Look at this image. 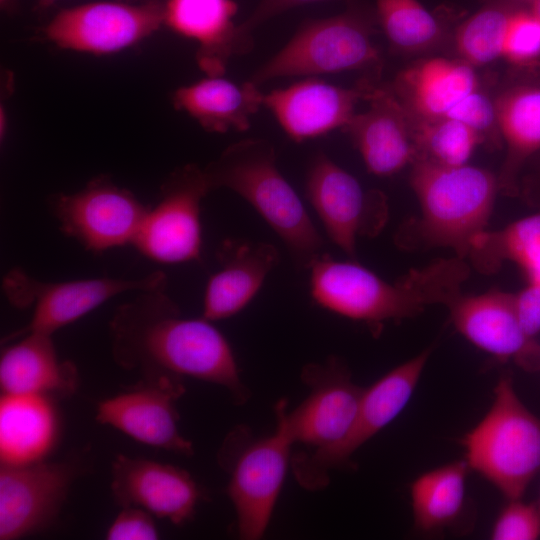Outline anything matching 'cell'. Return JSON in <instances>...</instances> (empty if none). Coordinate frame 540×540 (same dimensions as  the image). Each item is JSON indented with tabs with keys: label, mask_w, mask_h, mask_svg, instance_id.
Here are the masks:
<instances>
[{
	"label": "cell",
	"mask_w": 540,
	"mask_h": 540,
	"mask_svg": "<svg viewBox=\"0 0 540 540\" xmlns=\"http://www.w3.org/2000/svg\"><path fill=\"white\" fill-rule=\"evenodd\" d=\"M165 289L139 291L116 309L109 323L115 362L142 377L173 375L215 384L244 403L249 392L225 336L203 317H182Z\"/></svg>",
	"instance_id": "1"
},
{
	"label": "cell",
	"mask_w": 540,
	"mask_h": 540,
	"mask_svg": "<svg viewBox=\"0 0 540 540\" xmlns=\"http://www.w3.org/2000/svg\"><path fill=\"white\" fill-rule=\"evenodd\" d=\"M309 270L311 295L319 306L367 324L374 334L387 321L412 318L432 304L446 305L470 272L465 259L455 256L388 282L356 260H335L325 253Z\"/></svg>",
	"instance_id": "2"
},
{
	"label": "cell",
	"mask_w": 540,
	"mask_h": 540,
	"mask_svg": "<svg viewBox=\"0 0 540 540\" xmlns=\"http://www.w3.org/2000/svg\"><path fill=\"white\" fill-rule=\"evenodd\" d=\"M409 182L420 213L398 231V245L450 248L466 259L473 240L487 230L500 192L497 175L469 164L452 167L417 160Z\"/></svg>",
	"instance_id": "3"
},
{
	"label": "cell",
	"mask_w": 540,
	"mask_h": 540,
	"mask_svg": "<svg viewBox=\"0 0 540 540\" xmlns=\"http://www.w3.org/2000/svg\"><path fill=\"white\" fill-rule=\"evenodd\" d=\"M211 190L227 188L245 199L285 244L295 264L309 269L322 255L324 240L265 140L232 144L204 168Z\"/></svg>",
	"instance_id": "4"
},
{
	"label": "cell",
	"mask_w": 540,
	"mask_h": 540,
	"mask_svg": "<svg viewBox=\"0 0 540 540\" xmlns=\"http://www.w3.org/2000/svg\"><path fill=\"white\" fill-rule=\"evenodd\" d=\"M464 459L508 499L522 498L540 471V418L502 375L483 418L461 439Z\"/></svg>",
	"instance_id": "5"
},
{
	"label": "cell",
	"mask_w": 540,
	"mask_h": 540,
	"mask_svg": "<svg viewBox=\"0 0 540 540\" xmlns=\"http://www.w3.org/2000/svg\"><path fill=\"white\" fill-rule=\"evenodd\" d=\"M375 10L351 3L341 14L305 22L292 38L249 79L261 84L283 77L379 70L380 51L373 41Z\"/></svg>",
	"instance_id": "6"
},
{
	"label": "cell",
	"mask_w": 540,
	"mask_h": 540,
	"mask_svg": "<svg viewBox=\"0 0 540 540\" xmlns=\"http://www.w3.org/2000/svg\"><path fill=\"white\" fill-rule=\"evenodd\" d=\"M161 271L137 279L100 277L65 282H43L22 269H12L3 278L6 298L16 308L33 307L29 322L3 337L6 344L29 332L53 335L107 300L125 292L166 288Z\"/></svg>",
	"instance_id": "7"
},
{
	"label": "cell",
	"mask_w": 540,
	"mask_h": 540,
	"mask_svg": "<svg viewBox=\"0 0 540 540\" xmlns=\"http://www.w3.org/2000/svg\"><path fill=\"white\" fill-rule=\"evenodd\" d=\"M432 347L396 366L364 388L355 423L339 443L300 453L292 459L298 483L318 490L329 481V471L341 468L367 441L390 424L405 408L432 353Z\"/></svg>",
	"instance_id": "8"
},
{
	"label": "cell",
	"mask_w": 540,
	"mask_h": 540,
	"mask_svg": "<svg viewBox=\"0 0 540 540\" xmlns=\"http://www.w3.org/2000/svg\"><path fill=\"white\" fill-rule=\"evenodd\" d=\"M283 421L276 416L275 431L238 449L235 456L221 452L229 470L227 495L236 514L241 539H260L267 530L280 495L293 445Z\"/></svg>",
	"instance_id": "9"
},
{
	"label": "cell",
	"mask_w": 540,
	"mask_h": 540,
	"mask_svg": "<svg viewBox=\"0 0 540 540\" xmlns=\"http://www.w3.org/2000/svg\"><path fill=\"white\" fill-rule=\"evenodd\" d=\"M301 379L309 386L307 397L292 411L287 410V400H280L276 416L293 443L314 449L339 443L355 423L364 388L353 381L348 367L335 356L306 365Z\"/></svg>",
	"instance_id": "10"
},
{
	"label": "cell",
	"mask_w": 540,
	"mask_h": 540,
	"mask_svg": "<svg viewBox=\"0 0 540 540\" xmlns=\"http://www.w3.org/2000/svg\"><path fill=\"white\" fill-rule=\"evenodd\" d=\"M209 191L204 169L189 164L174 171L163 184L157 204L149 207L132 245L163 264L199 259L200 206Z\"/></svg>",
	"instance_id": "11"
},
{
	"label": "cell",
	"mask_w": 540,
	"mask_h": 540,
	"mask_svg": "<svg viewBox=\"0 0 540 540\" xmlns=\"http://www.w3.org/2000/svg\"><path fill=\"white\" fill-rule=\"evenodd\" d=\"M305 193L330 240L356 260L357 238L375 235L387 217L383 194L366 191L325 153H317L306 175Z\"/></svg>",
	"instance_id": "12"
},
{
	"label": "cell",
	"mask_w": 540,
	"mask_h": 540,
	"mask_svg": "<svg viewBox=\"0 0 540 540\" xmlns=\"http://www.w3.org/2000/svg\"><path fill=\"white\" fill-rule=\"evenodd\" d=\"M163 24L164 4L159 1H98L60 10L43 35L59 48L102 55L140 42Z\"/></svg>",
	"instance_id": "13"
},
{
	"label": "cell",
	"mask_w": 540,
	"mask_h": 540,
	"mask_svg": "<svg viewBox=\"0 0 540 540\" xmlns=\"http://www.w3.org/2000/svg\"><path fill=\"white\" fill-rule=\"evenodd\" d=\"M50 207L60 230L93 252L133 244L149 210L130 191L102 177L75 193L53 196Z\"/></svg>",
	"instance_id": "14"
},
{
	"label": "cell",
	"mask_w": 540,
	"mask_h": 540,
	"mask_svg": "<svg viewBox=\"0 0 540 540\" xmlns=\"http://www.w3.org/2000/svg\"><path fill=\"white\" fill-rule=\"evenodd\" d=\"M184 392L181 377H142L135 385L101 400L95 418L144 445L191 456L194 447L178 428L176 410V401Z\"/></svg>",
	"instance_id": "15"
},
{
	"label": "cell",
	"mask_w": 540,
	"mask_h": 540,
	"mask_svg": "<svg viewBox=\"0 0 540 540\" xmlns=\"http://www.w3.org/2000/svg\"><path fill=\"white\" fill-rule=\"evenodd\" d=\"M77 473L68 462L0 465V540H16L50 527Z\"/></svg>",
	"instance_id": "16"
},
{
	"label": "cell",
	"mask_w": 540,
	"mask_h": 540,
	"mask_svg": "<svg viewBox=\"0 0 540 540\" xmlns=\"http://www.w3.org/2000/svg\"><path fill=\"white\" fill-rule=\"evenodd\" d=\"M445 306L456 331L478 349L501 362L512 361L526 371L539 370L540 344L525 332L513 293L460 292Z\"/></svg>",
	"instance_id": "17"
},
{
	"label": "cell",
	"mask_w": 540,
	"mask_h": 540,
	"mask_svg": "<svg viewBox=\"0 0 540 540\" xmlns=\"http://www.w3.org/2000/svg\"><path fill=\"white\" fill-rule=\"evenodd\" d=\"M376 85L373 77L361 79L352 87L308 77L264 94L263 106L293 141L303 142L343 129L355 114L356 105L367 100Z\"/></svg>",
	"instance_id": "18"
},
{
	"label": "cell",
	"mask_w": 540,
	"mask_h": 540,
	"mask_svg": "<svg viewBox=\"0 0 540 540\" xmlns=\"http://www.w3.org/2000/svg\"><path fill=\"white\" fill-rule=\"evenodd\" d=\"M111 475V492L118 505L142 508L175 525L193 517L201 498L190 473L167 463L117 455Z\"/></svg>",
	"instance_id": "19"
},
{
	"label": "cell",
	"mask_w": 540,
	"mask_h": 540,
	"mask_svg": "<svg viewBox=\"0 0 540 540\" xmlns=\"http://www.w3.org/2000/svg\"><path fill=\"white\" fill-rule=\"evenodd\" d=\"M366 101L369 108L355 113L342 130L370 173L394 175L417 159L413 120L389 84H377Z\"/></svg>",
	"instance_id": "20"
},
{
	"label": "cell",
	"mask_w": 540,
	"mask_h": 540,
	"mask_svg": "<svg viewBox=\"0 0 540 540\" xmlns=\"http://www.w3.org/2000/svg\"><path fill=\"white\" fill-rule=\"evenodd\" d=\"M56 398L35 393H1L0 465L47 460L57 447L61 417Z\"/></svg>",
	"instance_id": "21"
},
{
	"label": "cell",
	"mask_w": 540,
	"mask_h": 540,
	"mask_svg": "<svg viewBox=\"0 0 540 540\" xmlns=\"http://www.w3.org/2000/svg\"><path fill=\"white\" fill-rule=\"evenodd\" d=\"M217 257L221 267L208 280L203 300L202 317L211 322L242 311L279 262L277 248L265 242L226 240Z\"/></svg>",
	"instance_id": "22"
},
{
	"label": "cell",
	"mask_w": 540,
	"mask_h": 540,
	"mask_svg": "<svg viewBox=\"0 0 540 540\" xmlns=\"http://www.w3.org/2000/svg\"><path fill=\"white\" fill-rule=\"evenodd\" d=\"M51 334L29 332L5 344L0 357L1 393L64 398L76 392L78 372L61 360Z\"/></svg>",
	"instance_id": "23"
},
{
	"label": "cell",
	"mask_w": 540,
	"mask_h": 540,
	"mask_svg": "<svg viewBox=\"0 0 540 540\" xmlns=\"http://www.w3.org/2000/svg\"><path fill=\"white\" fill-rule=\"evenodd\" d=\"M411 118L444 117L461 99L480 87L475 67L460 59L432 57L398 73L389 84Z\"/></svg>",
	"instance_id": "24"
},
{
	"label": "cell",
	"mask_w": 540,
	"mask_h": 540,
	"mask_svg": "<svg viewBox=\"0 0 540 540\" xmlns=\"http://www.w3.org/2000/svg\"><path fill=\"white\" fill-rule=\"evenodd\" d=\"M237 10L234 0H167L164 24L197 42L196 60L207 76H222L229 59L241 54Z\"/></svg>",
	"instance_id": "25"
},
{
	"label": "cell",
	"mask_w": 540,
	"mask_h": 540,
	"mask_svg": "<svg viewBox=\"0 0 540 540\" xmlns=\"http://www.w3.org/2000/svg\"><path fill=\"white\" fill-rule=\"evenodd\" d=\"M494 98L506 151L497 175L499 190L512 196L518 192V177L526 161L540 151V79L514 82Z\"/></svg>",
	"instance_id": "26"
},
{
	"label": "cell",
	"mask_w": 540,
	"mask_h": 540,
	"mask_svg": "<svg viewBox=\"0 0 540 540\" xmlns=\"http://www.w3.org/2000/svg\"><path fill=\"white\" fill-rule=\"evenodd\" d=\"M172 100L176 109L189 114L205 130L225 133L248 130L251 117L263 106L264 94L250 80L239 84L208 76L178 88Z\"/></svg>",
	"instance_id": "27"
},
{
	"label": "cell",
	"mask_w": 540,
	"mask_h": 540,
	"mask_svg": "<svg viewBox=\"0 0 540 540\" xmlns=\"http://www.w3.org/2000/svg\"><path fill=\"white\" fill-rule=\"evenodd\" d=\"M470 468L456 460L419 475L410 486L414 527L424 534L454 528L467 510L466 481Z\"/></svg>",
	"instance_id": "28"
},
{
	"label": "cell",
	"mask_w": 540,
	"mask_h": 540,
	"mask_svg": "<svg viewBox=\"0 0 540 540\" xmlns=\"http://www.w3.org/2000/svg\"><path fill=\"white\" fill-rule=\"evenodd\" d=\"M468 258L484 272L496 270L502 262H512L526 281L540 283V212L502 229L480 233L472 242Z\"/></svg>",
	"instance_id": "29"
},
{
	"label": "cell",
	"mask_w": 540,
	"mask_h": 540,
	"mask_svg": "<svg viewBox=\"0 0 540 540\" xmlns=\"http://www.w3.org/2000/svg\"><path fill=\"white\" fill-rule=\"evenodd\" d=\"M377 22L391 48L401 54L429 50L444 39L449 19L418 0H377Z\"/></svg>",
	"instance_id": "30"
},
{
	"label": "cell",
	"mask_w": 540,
	"mask_h": 540,
	"mask_svg": "<svg viewBox=\"0 0 540 540\" xmlns=\"http://www.w3.org/2000/svg\"><path fill=\"white\" fill-rule=\"evenodd\" d=\"M519 5L489 0L454 29L453 42L459 59L477 68L502 58L509 20Z\"/></svg>",
	"instance_id": "31"
},
{
	"label": "cell",
	"mask_w": 540,
	"mask_h": 540,
	"mask_svg": "<svg viewBox=\"0 0 540 540\" xmlns=\"http://www.w3.org/2000/svg\"><path fill=\"white\" fill-rule=\"evenodd\" d=\"M417 160L441 166L468 164L475 149L484 144L472 128L457 120L441 117L432 120L413 119Z\"/></svg>",
	"instance_id": "32"
},
{
	"label": "cell",
	"mask_w": 540,
	"mask_h": 540,
	"mask_svg": "<svg viewBox=\"0 0 540 540\" xmlns=\"http://www.w3.org/2000/svg\"><path fill=\"white\" fill-rule=\"evenodd\" d=\"M502 58L522 69L540 66V21L528 6L519 5L513 12L505 33Z\"/></svg>",
	"instance_id": "33"
},
{
	"label": "cell",
	"mask_w": 540,
	"mask_h": 540,
	"mask_svg": "<svg viewBox=\"0 0 540 540\" xmlns=\"http://www.w3.org/2000/svg\"><path fill=\"white\" fill-rule=\"evenodd\" d=\"M444 117L464 123L475 130L485 143L501 144L495 98L480 87L461 99Z\"/></svg>",
	"instance_id": "34"
},
{
	"label": "cell",
	"mask_w": 540,
	"mask_h": 540,
	"mask_svg": "<svg viewBox=\"0 0 540 540\" xmlns=\"http://www.w3.org/2000/svg\"><path fill=\"white\" fill-rule=\"evenodd\" d=\"M540 537V512L536 503L508 499L491 528L493 540H535Z\"/></svg>",
	"instance_id": "35"
},
{
	"label": "cell",
	"mask_w": 540,
	"mask_h": 540,
	"mask_svg": "<svg viewBox=\"0 0 540 540\" xmlns=\"http://www.w3.org/2000/svg\"><path fill=\"white\" fill-rule=\"evenodd\" d=\"M105 538L108 540H155L159 532L154 516L139 507H122L110 523Z\"/></svg>",
	"instance_id": "36"
},
{
	"label": "cell",
	"mask_w": 540,
	"mask_h": 540,
	"mask_svg": "<svg viewBox=\"0 0 540 540\" xmlns=\"http://www.w3.org/2000/svg\"><path fill=\"white\" fill-rule=\"evenodd\" d=\"M328 0H260L251 15L238 25V40L241 53L252 47V32L265 21L289 9Z\"/></svg>",
	"instance_id": "37"
},
{
	"label": "cell",
	"mask_w": 540,
	"mask_h": 540,
	"mask_svg": "<svg viewBox=\"0 0 540 540\" xmlns=\"http://www.w3.org/2000/svg\"><path fill=\"white\" fill-rule=\"evenodd\" d=\"M513 300L525 332L536 339L540 333V283L526 281L523 288L513 293Z\"/></svg>",
	"instance_id": "38"
},
{
	"label": "cell",
	"mask_w": 540,
	"mask_h": 540,
	"mask_svg": "<svg viewBox=\"0 0 540 540\" xmlns=\"http://www.w3.org/2000/svg\"><path fill=\"white\" fill-rule=\"evenodd\" d=\"M530 11L536 16L540 21V0H533L528 4Z\"/></svg>",
	"instance_id": "39"
},
{
	"label": "cell",
	"mask_w": 540,
	"mask_h": 540,
	"mask_svg": "<svg viewBox=\"0 0 540 540\" xmlns=\"http://www.w3.org/2000/svg\"><path fill=\"white\" fill-rule=\"evenodd\" d=\"M57 0H37V4L40 8H48L53 5Z\"/></svg>",
	"instance_id": "40"
},
{
	"label": "cell",
	"mask_w": 540,
	"mask_h": 540,
	"mask_svg": "<svg viewBox=\"0 0 540 540\" xmlns=\"http://www.w3.org/2000/svg\"><path fill=\"white\" fill-rule=\"evenodd\" d=\"M12 0H0L1 6L5 9L11 5Z\"/></svg>",
	"instance_id": "41"
},
{
	"label": "cell",
	"mask_w": 540,
	"mask_h": 540,
	"mask_svg": "<svg viewBox=\"0 0 540 540\" xmlns=\"http://www.w3.org/2000/svg\"><path fill=\"white\" fill-rule=\"evenodd\" d=\"M504 1H510V2H515V3H520V2H523V3H531L533 0H504Z\"/></svg>",
	"instance_id": "42"
},
{
	"label": "cell",
	"mask_w": 540,
	"mask_h": 540,
	"mask_svg": "<svg viewBox=\"0 0 540 540\" xmlns=\"http://www.w3.org/2000/svg\"><path fill=\"white\" fill-rule=\"evenodd\" d=\"M536 505H537L538 510H539V512H540V492H539V497H538V500H537V502H536Z\"/></svg>",
	"instance_id": "43"
},
{
	"label": "cell",
	"mask_w": 540,
	"mask_h": 540,
	"mask_svg": "<svg viewBox=\"0 0 540 540\" xmlns=\"http://www.w3.org/2000/svg\"><path fill=\"white\" fill-rule=\"evenodd\" d=\"M539 370H540V368H539Z\"/></svg>",
	"instance_id": "44"
}]
</instances>
